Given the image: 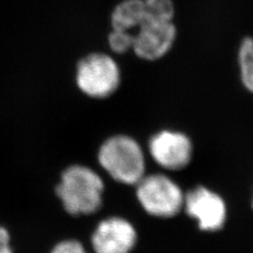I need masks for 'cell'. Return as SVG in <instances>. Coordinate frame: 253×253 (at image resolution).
<instances>
[{
  "instance_id": "6da1fadb",
  "label": "cell",
  "mask_w": 253,
  "mask_h": 253,
  "mask_svg": "<svg viewBox=\"0 0 253 253\" xmlns=\"http://www.w3.org/2000/svg\"><path fill=\"white\" fill-rule=\"evenodd\" d=\"M105 188V181L98 172L89 166L74 164L61 172L55 194L68 214L88 216L102 207Z\"/></svg>"
},
{
  "instance_id": "7a4b0ae2",
  "label": "cell",
  "mask_w": 253,
  "mask_h": 253,
  "mask_svg": "<svg viewBox=\"0 0 253 253\" xmlns=\"http://www.w3.org/2000/svg\"><path fill=\"white\" fill-rule=\"evenodd\" d=\"M97 162L111 178L125 186H135L147 174L144 150L135 138L126 134H116L102 142Z\"/></svg>"
},
{
  "instance_id": "3957f363",
  "label": "cell",
  "mask_w": 253,
  "mask_h": 253,
  "mask_svg": "<svg viewBox=\"0 0 253 253\" xmlns=\"http://www.w3.org/2000/svg\"><path fill=\"white\" fill-rule=\"evenodd\" d=\"M135 188L136 200L150 216L169 219L183 211L185 192L167 174H146Z\"/></svg>"
},
{
  "instance_id": "277c9868",
  "label": "cell",
  "mask_w": 253,
  "mask_h": 253,
  "mask_svg": "<svg viewBox=\"0 0 253 253\" xmlns=\"http://www.w3.org/2000/svg\"><path fill=\"white\" fill-rule=\"evenodd\" d=\"M78 88L92 98H106L121 84V69L107 54L93 53L79 61L76 72Z\"/></svg>"
},
{
  "instance_id": "5b68a950",
  "label": "cell",
  "mask_w": 253,
  "mask_h": 253,
  "mask_svg": "<svg viewBox=\"0 0 253 253\" xmlns=\"http://www.w3.org/2000/svg\"><path fill=\"white\" fill-rule=\"evenodd\" d=\"M183 210L196 221L200 230L209 233L221 230L228 217L225 200L206 186H196L185 193Z\"/></svg>"
},
{
  "instance_id": "8992f818",
  "label": "cell",
  "mask_w": 253,
  "mask_h": 253,
  "mask_svg": "<svg viewBox=\"0 0 253 253\" xmlns=\"http://www.w3.org/2000/svg\"><path fill=\"white\" fill-rule=\"evenodd\" d=\"M193 144L187 134L162 130L150 137L148 152L158 167L166 171L186 169L193 157Z\"/></svg>"
},
{
  "instance_id": "52a82bcc",
  "label": "cell",
  "mask_w": 253,
  "mask_h": 253,
  "mask_svg": "<svg viewBox=\"0 0 253 253\" xmlns=\"http://www.w3.org/2000/svg\"><path fill=\"white\" fill-rule=\"evenodd\" d=\"M137 241L135 226L128 218L118 215L101 219L95 226L90 239L94 253H131Z\"/></svg>"
},
{
  "instance_id": "ba28073f",
  "label": "cell",
  "mask_w": 253,
  "mask_h": 253,
  "mask_svg": "<svg viewBox=\"0 0 253 253\" xmlns=\"http://www.w3.org/2000/svg\"><path fill=\"white\" fill-rule=\"evenodd\" d=\"M175 38L176 28L173 21L145 17L134 32L132 51L141 59H161L171 50Z\"/></svg>"
},
{
  "instance_id": "9c48e42d",
  "label": "cell",
  "mask_w": 253,
  "mask_h": 253,
  "mask_svg": "<svg viewBox=\"0 0 253 253\" xmlns=\"http://www.w3.org/2000/svg\"><path fill=\"white\" fill-rule=\"evenodd\" d=\"M146 17L144 0H123L111 14V26L113 30L133 32Z\"/></svg>"
},
{
  "instance_id": "30bf717a",
  "label": "cell",
  "mask_w": 253,
  "mask_h": 253,
  "mask_svg": "<svg viewBox=\"0 0 253 253\" xmlns=\"http://www.w3.org/2000/svg\"><path fill=\"white\" fill-rule=\"evenodd\" d=\"M239 66L244 86L253 93V37H247L242 42L239 49Z\"/></svg>"
},
{
  "instance_id": "8fae6325",
  "label": "cell",
  "mask_w": 253,
  "mask_h": 253,
  "mask_svg": "<svg viewBox=\"0 0 253 253\" xmlns=\"http://www.w3.org/2000/svg\"><path fill=\"white\" fill-rule=\"evenodd\" d=\"M146 17L173 21L175 7L172 0H144Z\"/></svg>"
},
{
  "instance_id": "7c38bea8",
  "label": "cell",
  "mask_w": 253,
  "mask_h": 253,
  "mask_svg": "<svg viewBox=\"0 0 253 253\" xmlns=\"http://www.w3.org/2000/svg\"><path fill=\"white\" fill-rule=\"evenodd\" d=\"M134 41L133 32L113 30L109 34V46L114 53L124 54L132 50Z\"/></svg>"
},
{
  "instance_id": "4fadbf2b",
  "label": "cell",
  "mask_w": 253,
  "mask_h": 253,
  "mask_svg": "<svg viewBox=\"0 0 253 253\" xmlns=\"http://www.w3.org/2000/svg\"><path fill=\"white\" fill-rule=\"evenodd\" d=\"M50 253H90L84 245L75 239H66L54 245Z\"/></svg>"
},
{
  "instance_id": "5bb4252c",
  "label": "cell",
  "mask_w": 253,
  "mask_h": 253,
  "mask_svg": "<svg viewBox=\"0 0 253 253\" xmlns=\"http://www.w3.org/2000/svg\"><path fill=\"white\" fill-rule=\"evenodd\" d=\"M0 253H14L11 234L2 225H0Z\"/></svg>"
},
{
  "instance_id": "9a60e30c",
  "label": "cell",
  "mask_w": 253,
  "mask_h": 253,
  "mask_svg": "<svg viewBox=\"0 0 253 253\" xmlns=\"http://www.w3.org/2000/svg\"><path fill=\"white\" fill-rule=\"evenodd\" d=\"M251 205H252V208H253V195H252V201H251Z\"/></svg>"
}]
</instances>
